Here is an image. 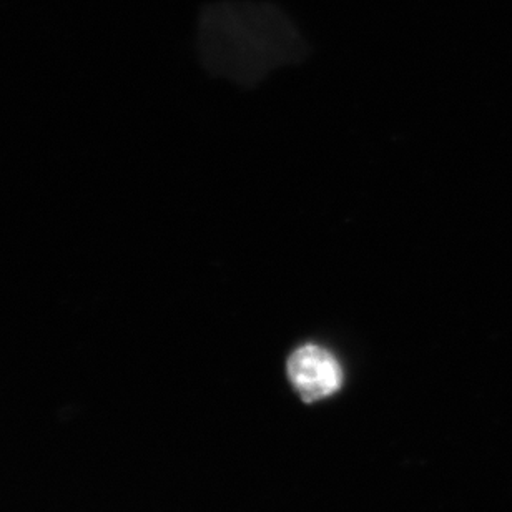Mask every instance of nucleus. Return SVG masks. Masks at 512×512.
Wrapping results in <instances>:
<instances>
[{
    "mask_svg": "<svg viewBox=\"0 0 512 512\" xmlns=\"http://www.w3.org/2000/svg\"><path fill=\"white\" fill-rule=\"evenodd\" d=\"M288 376L305 401H318L338 391L341 386L340 363L330 351L305 345L290 356Z\"/></svg>",
    "mask_w": 512,
    "mask_h": 512,
    "instance_id": "nucleus-1",
    "label": "nucleus"
}]
</instances>
